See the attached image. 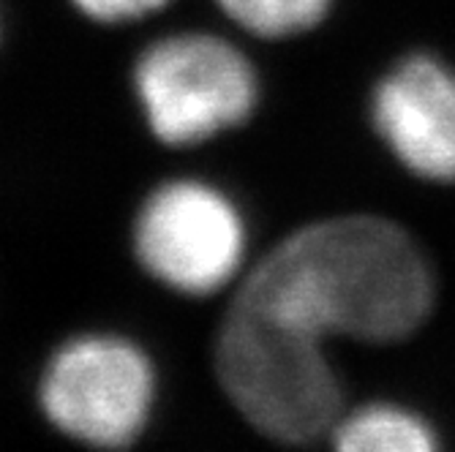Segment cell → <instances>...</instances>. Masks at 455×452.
Instances as JSON below:
<instances>
[{
  "label": "cell",
  "instance_id": "cell-1",
  "mask_svg": "<svg viewBox=\"0 0 455 452\" xmlns=\"http://www.w3.org/2000/svg\"><path fill=\"white\" fill-rule=\"evenodd\" d=\"M434 305L431 259L401 224L371 213L306 224L240 283L216 338L219 382L257 433L319 441L347 408L327 341L398 344Z\"/></svg>",
  "mask_w": 455,
  "mask_h": 452
},
{
  "label": "cell",
  "instance_id": "cell-2",
  "mask_svg": "<svg viewBox=\"0 0 455 452\" xmlns=\"http://www.w3.org/2000/svg\"><path fill=\"white\" fill-rule=\"evenodd\" d=\"M134 91L156 139L188 147L251 117L259 104V76L221 36L178 33L140 55Z\"/></svg>",
  "mask_w": 455,
  "mask_h": 452
},
{
  "label": "cell",
  "instance_id": "cell-3",
  "mask_svg": "<svg viewBox=\"0 0 455 452\" xmlns=\"http://www.w3.org/2000/svg\"><path fill=\"white\" fill-rule=\"evenodd\" d=\"M156 395L150 357L117 336L66 341L38 385L47 420L91 447H126L148 425Z\"/></svg>",
  "mask_w": 455,
  "mask_h": 452
},
{
  "label": "cell",
  "instance_id": "cell-4",
  "mask_svg": "<svg viewBox=\"0 0 455 452\" xmlns=\"http://www.w3.org/2000/svg\"><path fill=\"white\" fill-rule=\"evenodd\" d=\"M245 221L237 204L202 180H170L140 208L134 254L164 286L208 297L237 275L245 259Z\"/></svg>",
  "mask_w": 455,
  "mask_h": 452
},
{
  "label": "cell",
  "instance_id": "cell-5",
  "mask_svg": "<svg viewBox=\"0 0 455 452\" xmlns=\"http://www.w3.org/2000/svg\"><path fill=\"white\" fill-rule=\"evenodd\" d=\"M368 120L390 155L420 180L455 183V68L409 52L371 88Z\"/></svg>",
  "mask_w": 455,
  "mask_h": 452
},
{
  "label": "cell",
  "instance_id": "cell-6",
  "mask_svg": "<svg viewBox=\"0 0 455 452\" xmlns=\"http://www.w3.org/2000/svg\"><path fill=\"white\" fill-rule=\"evenodd\" d=\"M341 452H434L439 431L420 412L393 400H371L344 408L330 431Z\"/></svg>",
  "mask_w": 455,
  "mask_h": 452
},
{
  "label": "cell",
  "instance_id": "cell-7",
  "mask_svg": "<svg viewBox=\"0 0 455 452\" xmlns=\"http://www.w3.org/2000/svg\"><path fill=\"white\" fill-rule=\"evenodd\" d=\"M243 30L262 38H289L316 28L333 0H216Z\"/></svg>",
  "mask_w": 455,
  "mask_h": 452
},
{
  "label": "cell",
  "instance_id": "cell-8",
  "mask_svg": "<svg viewBox=\"0 0 455 452\" xmlns=\"http://www.w3.org/2000/svg\"><path fill=\"white\" fill-rule=\"evenodd\" d=\"M71 4L96 22H132L161 12L170 0H71Z\"/></svg>",
  "mask_w": 455,
  "mask_h": 452
}]
</instances>
